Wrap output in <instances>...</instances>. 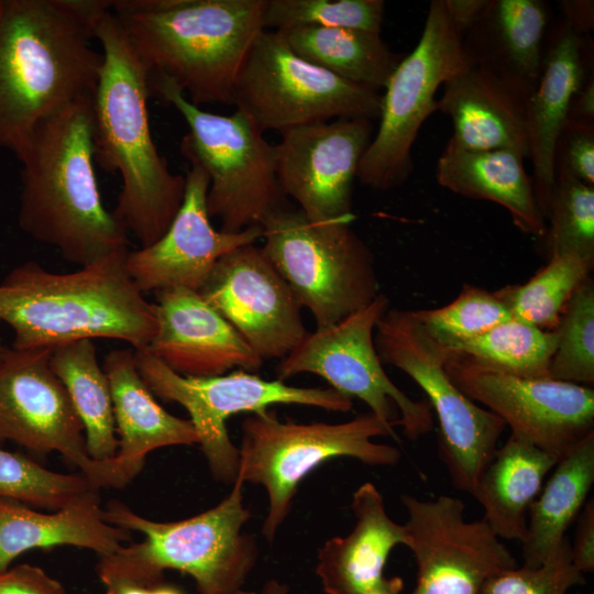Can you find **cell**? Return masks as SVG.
Instances as JSON below:
<instances>
[{"label": "cell", "instance_id": "51", "mask_svg": "<svg viewBox=\"0 0 594 594\" xmlns=\"http://www.w3.org/2000/svg\"><path fill=\"white\" fill-rule=\"evenodd\" d=\"M231 594H257V592H252V591H245V590H239L237 592H233Z\"/></svg>", "mask_w": 594, "mask_h": 594}, {"label": "cell", "instance_id": "40", "mask_svg": "<svg viewBox=\"0 0 594 594\" xmlns=\"http://www.w3.org/2000/svg\"><path fill=\"white\" fill-rule=\"evenodd\" d=\"M585 576L572 562L571 544L563 538L535 568L517 566L488 579L479 594H566Z\"/></svg>", "mask_w": 594, "mask_h": 594}, {"label": "cell", "instance_id": "46", "mask_svg": "<svg viewBox=\"0 0 594 594\" xmlns=\"http://www.w3.org/2000/svg\"><path fill=\"white\" fill-rule=\"evenodd\" d=\"M569 120L594 122V76L586 78L581 89L574 96Z\"/></svg>", "mask_w": 594, "mask_h": 594}, {"label": "cell", "instance_id": "29", "mask_svg": "<svg viewBox=\"0 0 594 594\" xmlns=\"http://www.w3.org/2000/svg\"><path fill=\"white\" fill-rule=\"evenodd\" d=\"M558 461L514 433L497 448L472 496L483 507V518L498 538L524 540L529 508Z\"/></svg>", "mask_w": 594, "mask_h": 594}, {"label": "cell", "instance_id": "32", "mask_svg": "<svg viewBox=\"0 0 594 594\" xmlns=\"http://www.w3.org/2000/svg\"><path fill=\"white\" fill-rule=\"evenodd\" d=\"M50 364L82 424L89 457L96 461L113 459L119 440L112 395L94 340L81 339L54 346Z\"/></svg>", "mask_w": 594, "mask_h": 594}, {"label": "cell", "instance_id": "42", "mask_svg": "<svg viewBox=\"0 0 594 594\" xmlns=\"http://www.w3.org/2000/svg\"><path fill=\"white\" fill-rule=\"evenodd\" d=\"M0 594H66V590L42 568L24 563L0 572Z\"/></svg>", "mask_w": 594, "mask_h": 594}, {"label": "cell", "instance_id": "35", "mask_svg": "<svg viewBox=\"0 0 594 594\" xmlns=\"http://www.w3.org/2000/svg\"><path fill=\"white\" fill-rule=\"evenodd\" d=\"M97 492L100 487L80 472H54L20 453L0 449V498L58 510Z\"/></svg>", "mask_w": 594, "mask_h": 594}, {"label": "cell", "instance_id": "3", "mask_svg": "<svg viewBox=\"0 0 594 594\" xmlns=\"http://www.w3.org/2000/svg\"><path fill=\"white\" fill-rule=\"evenodd\" d=\"M102 65L92 95L95 162L119 173L122 188L112 213L141 248L156 242L177 213L185 176L170 172L153 140L150 76L133 52L111 6L97 19Z\"/></svg>", "mask_w": 594, "mask_h": 594}, {"label": "cell", "instance_id": "10", "mask_svg": "<svg viewBox=\"0 0 594 594\" xmlns=\"http://www.w3.org/2000/svg\"><path fill=\"white\" fill-rule=\"evenodd\" d=\"M374 344L383 365L400 370L426 394L439 422V458L452 485L472 495L506 425L452 382L444 369V348L413 310L389 307L375 327Z\"/></svg>", "mask_w": 594, "mask_h": 594}, {"label": "cell", "instance_id": "9", "mask_svg": "<svg viewBox=\"0 0 594 594\" xmlns=\"http://www.w3.org/2000/svg\"><path fill=\"white\" fill-rule=\"evenodd\" d=\"M262 230L264 253L316 328L339 322L381 293L373 253L351 222L315 223L289 207Z\"/></svg>", "mask_w": 594, "mask_h": 594}, {"label": "cell", "instance_id": "52", "mask_svg": "<svg viewBox=\"0 0 594 594\" xmlns=\"http://www.w3.org/2000/svg\"><path fill=\"white\" fill-rule=\"evenodd\" d=\"M578 594H580V593H578Z\"/></svg>", "mask_w": 594, "mask_h": 594}, {"label": "cell", "instance_id": "22", "mask_svg": "<svg viewBox=\"0 0 594 594\" xmlns=\"http://www.w3.org/2000/svg\"><path fill=\"white\" fill-rule=\"evenodd\" d=\"M588 36L563 19L551 30L541 70L525 102L529 157L535 196L547 221L556 186L557 143L568 121L572 100L586 80L592 57Z\"/></svg>", "mask_w": 594, "mask_h": 594}, {"label": "cell", "instance_id": "15", "mask_svg": "<svg viewBox=\"0 0 594 594\" xmlns=\"http://www.w3.org/2000/svg\"><path fill=\"white\" fill-rule=\"evenodd\" d=\"M53 348H9L0 362V441L37 454L59 453L100 488H122L138 473L116 457L92 460L82 424L53 372Z\"/></svg>", "mask_w": 594, "mask_h": 594}, {"label": "cell", "instance_id": "18", "mask_svg": "<svg viewBox=\"0 0 594 594\" xmlns=\"http://www.w3.org/2000/svg\"><path fill=\"white\" fill-rule=\"evenodd\" d=\"M373 131L367 119H334L280 133L274 145L277 180L309 221H353V184Z\"/></svg>", "mask_w": 594, "mask_h": 594}, {"label": "cell", "instance_id": "30", "mask_svg": "<svg viewBox=\"0 0 594 594\" xmlns=\"http://www.w3.org/2000/svg\"><path fill=\"white\" fill-rule=\"evenodd\" d=\"M594 483V432L562 457L529 508L522 544L525 566L540 565L565 538Z\"/></svg>", "mask_w": 594, "mask_h": 594}, {"label": "cell", "instance_id": "26", "mask_svg": "<svg viewBox=\"0 0 594 594\" xmlns=\"http://www.w3.org/2000/svg\"><path fill=\"white\" fill-rule=\"evenodd\" d=\"M128 541H131V531L106 520L100 492L48 514L0 498V572L32 549L72 546L102 557Z\"/></svg>", "mask_w": 594, "mask_h": 594}, {"label": "cell", "instance_id": "48", "mask_svg": "<svg viewBox=\"0 0 594 594\" xmlns=\"http://www.w3.org/2000/svg\"><path fill=\"white\" fill-rule=\"evenodd\" d=\"M403 588L404 581L400 576H383L363 594H400Z\"/></svg>", "mask_w": 594, "mask_h": 594}, {"label": "cell", "instance_id": "16", "mask_svg": "<svg viewBox=\"0 0 594 594\" xmlns=\"http://www.w3.org/2000/svg\"><path fill=\"white\" fill-rule=\"evenodd\" d=\"M444 369L468 397L499 417L510 433L558 460L594 432L590 386L501 373L446 348Z\"/></svg>", "mask_w": 594, "mask_h": 594}, {"label": "cell", "instance_id": "47", "mask_svg": "<svg viewBox=\"0 0 594 594\" xmlns=\"http://www.w3.org/2000/svg\"><path fill=\"white\" fill-rule=\"evenodd\" d=\"M106 594H184L176 586L162 583L138 584L131 582H111L103 585Z\"/></svg>", "mask_w": 594, "mask_h": 594}, {"label": "cell", "instance_id": "27", "mask_svg": "<svg viewBox=\"0 0 594 594\" xmlns=\"http://www.w3.org/2000/svg\"><path fill=\"white\" fill-rule=\"evenodd\" d=\"M102 369L111 388L119 436L116 458L121 463L140 473L151 451L198 443L190 420L169 414L156 402L139 372L133 349L108 352Z\"/></svg>", "mask_w": 594, "mask_h": 594}, {"label": "cell", "instance_id": "8", "mask_svg": "<svg viewBox=\"0 0 594 594\" xmlns=\"http://www.w3.org/2000/svg\"><path fill=\"white\" fill-rule=\"evenodd\" d=\"M150 91L173 106L188 132L180 153L209 177L207 210L220 231L239 233L262 227L273 215L292 207L275 168V148L245 113L217 114L191 103L170 81L150 77Z\"/></svg>", "mask_w": 594, "mask_h": 594}, {"label": "cell", "instance_id": "43", "mask_svg": "<svg viewBox=\"0 0 594 594\" xmlns=\"http://www.w3.org/2000/svg\"><path fill=\"white\" fill-rule=\"evenodd\" d=\"M573 565L583 574L594 571V502L591 498L578 516L573 543H571Z\"/></svg>", "mask_w": 594, "mask_h": 594}, {"label": "cell", "instance_id": "50", "mask_svg": "<svg viewBox=\"0 0 594 594\" xmlns=\"http://www.w3.org/2000/svg\"><path fill=\"white\" fill-rule=\"evenodd\" d=\"M1 324V322H0ZM9 348L3 345L0 341V362L4 358L6 353L8 352Z\"/></svg>", "mask_w": 594, "mask_h": 594}, {"label": "cell", "instance_id": "1", "mask_svg": "<svg viewBox=\"0 0 594 594\" xmlns=\"http://www.w3.org/2000/svg\"><path fill=\"white\" fill-rule=\"evenodd\" d=\"M109 0H0V148L18 157L35 128L94 95L95 26Z\"/></svg>", "mask_w": 594, "mask_h": 594}, {"label": "cell", "instance_id": "25", "mask_svg": "<svg viewBox=\"0 0 594 594\" xmlns=\"http://www.w3.org/2000/svg\"><path fill=\"white\" fill-rule=\"evenodd\" d=\"M351 509L352 530L327 540L317 554L315 572L326 594H363L384 576L392 550L407 544L405 525L389 517L371 482L353 493Z\"/></svg>", "mask_w": 594, "mask_h": 594}, {"label": "cell", "instance_id": "49", "mask_svg": "<svg viewBox=\"0 0 594 594\" xmlns=\"http://www.w3.org/2000/svg\"><path fill=\"white\" fill-rule=\"evenodd\" d=\"M257 594H290V590L286 583L271 579L264 583Z\"/></svg>", "mask_w": 594, "mask_h": 594}, {"label": "cell", "instance_id": "17", "mask_svg": "<svg viewBox=\"0 0 594 594\" xmlns=\"http://www.w3.org/2000/svg\"><path fill=\"white\" fill-rule=\"evenodd\" d=\"M402 503L408 515L406 547L417 564L411 594H479L488 579L518 566L484 518L464 519L460 498L404 494Z\"/></svg>", "mask_w": 594, "mask_h": 594}, {"label": "cell", "instance_id": "23", "mask_svg": "<svg viewBox=\"0 0 594 594\" xmlns=\"http://www.w3.org/2000/svg\"><path fill=\"white\" fill-rule=\"evenodd\" d=\"M548 16L540 0H487L462 34L465 56L527 100L540 76Z\"/></svg>", "mask_w": 594, "mask_h": 594}, {"label": "cell", "instance_id": "24", "mask_svg": "<svg viewBox=\"0 0 594 594\" xmlns=\"http://www.w3.org/2000/svg\"><path fill=\"white\" fill-rule=\"evenodd\" d=\"M442 85L437 110L451 118L455 144L529 157L522 97L469 59Z\"/></svg>", "mask_w": 594, "mask_h": 594}, {"label": "cell", "instance_id": "39", "mask_svg": "<svg viewBox=\"0 0 594 594\" xmlns=\"http://www.w3.org/2000/svg\"><path fill=\"white\" fill-rule=\"evenodd\" d=\"M413 314L443 346L476 338L513 318L494 292L470 285H465L458 297L446 306L417 309Z\"/></svg>", "mask_w": 594, "mask_h": 594}, {"label": "cell", "instance_id": "6", "mask_svg": "<svg viewBox=\"0 0 594 594\" xmlns=\"http://www.w3.org/2000/svg\"><path fill=\"white\" fill-rule=\"evenodd\" d=\"M243 486L235 480L215 507L177 521L151 520L119 501L107 503L106 520L142 534L143 540L100 557L97 573L102 584H157L166 570H176L193 578L199 594L242 590L258 557L255 538L244 531L251 513Z\"/></svg>", "mask_w": 594, "mask_h": 594}, {"label": "cell", "instance_id": "28", "mask_svg": "<svg viewBox=\"0 0 594 594\" xmlns=\"http://www.w3.org/2000/svg\"><path fill=\"white\" fill-rule=\"evenodd\" d=\"M522 161L513 151L468 150L450 139L438 160L436 178L454 194L502 206L518 230L542 239L546 220Z\"/></svg>", "mask_w": 594, "mask_h": 594}, {"label": "cell", "instance_id": "31", "mask_svg": "<svg viewBox=\"0 0 594 594\" xmlns=\"http://www.w3.org/2000/svg\"><path fill=\"white\" fill-rule=\"evenodd\" d=\"M277 31L304 59L378 92L403 58L389 48L381 33L306 25Z\"/></svg>", "mask_w": 594, "mask_h": 594}, {"label": "cell", "instance_id": "11", "mask_svg": "<svg viewBox=\"0 0 594 594\" xmlns=\"http://www.w3.org/2000/svg\"><path fill=\"white\" fill-rule=\"evenodd\" d=\"M382 94L346 81L297 55L277 30L261 31L239 68L233 106L263 131L334 119L375 120Z\"/></svg>", "mask_w": 594, "mask_h": 594}, {"label": "cell", "instance_id": "45", "mask_svg": "<svg viewBox=\"0 0 594 594\" xmlns=\"http://www.w3.org/2000/svg\"><path fill=\"white\" fill-rule=\"evenodd\" d=\"M487 0H444L449 16L461 33L470 28L485 7Z\"/></svg>", "mask_w": 594, "mask_h": 594}, {"label": "cell", "instance_id": "44", "mask_svg": "<svg viewBox=\"0 0 594 594\" xmlns=\"http://www.w3.org/2000/svg\"><path fill=\"white\" fill-rule=\"evenodd\" d=\"M560 3L563 20L578 33L588 36L594 24V2L588 0H564Z\"/></svg>", "mask_w": 594, "mask_h": 594}, {"label": "cell", "instance_id": "4", "mask_svg": "<svg viewBox=\"0 0 594 594\" xmlns=\"http://www.w3.org/2000/svg\"><path fill=\"white\" fill-rule=\"evenodd\" d=\"M128 252L64 274L35 261L13 267L0 282V322L14 332L11 348H54L102 338L145 350L157 319L154 305L128 274Z\"/></svg>", "mask_w": 594, "mask_h": 594}, {"label": "cell", "instance_id": "2", "mask_svg": "<svg viewBox=\"0 0 594 594\" xmlns=\"http://www.w3.org/2000/svg\"><path fill=\"white\" fill-rule=\"evenodd\" d=\"M18 160L23 232L79 267L128 250L129 233L103 205L97 182L92 95L44 119Z\"/></svg>", "mask_w": 594, "mask_h": 594}, {"label": "cell", "instance_id": "14", "mask_svg": "<svg viewBox=\"0 0 594 594\" xmlns=\"http://www.w3.org/2000/svg\"><path fill=\"white\" fill-rule=\"evenodd\" d=\"M389 307L387 296L380 293L366 307L339 322L307 332L279 361L276 375L282 381L302 373L320 376L340 394L361 399L383 422L400 426L415 441L432 430V410L426 397L410 398L383 369L374 331Z\"/></svg>", "mask_w": 594, "mask_h": 594}, {"label": "cell", "instance_id": "12", "mask_svg": "<svg viewBox=\"0 0 594 594\" xmlns=\"http://www.w3.org/2000/svg\"><path fill=\"white\" fill-rule=\"evenodd\" d=\"M135 356L139 372L153 395L186 409L209 470L223 484L234 483L239 466V449L227 428L230 417L278 404L337 413H348L353 407L352 398L331 387H298L243 370L209 377L183 376L145 350L135 351Z\"/></svg>", "mask_w": 594, "mask_h": 594}, {"label": "cell", "instance_id": "5", "mask_svg": "<svg viewBox=\"0 0 594 594\" xmlns=\"http://www.w3.org/2000/svg\"><path fill=\"white\" fill-rule=\"evenodd\" d=\"M266 0H116L111 11L150 77L194 105L233 106L241 63L264 30Z\"/></svg>", "mask_w": 594, "mask_h": 594}, {"label": "cell", "instance_id": "19", "mask_svg": "<svg viewBox=\"0 0 594 594\" xmlns=\"http://www.w3.org/2000/svg\"><path fill=\"white\" fill-rule=\"evenodd\" d=\"M198 293L263 361L282 360L308 332L301 307L262 246L223 255Z\"/></svg>", "mask_w": 594, "mask_h": 594}, {"label": "cell", "instance_id": "7", "mask_svg": "<svg viewBox=\"0 0 594 594\" xmlns=\"http://www.w3.org/2000/svg\"><path fill=\"white\" fill-rule=\"evenodd\" d=\"M393 437L394 427L371 411L339 424H301L264 409L251 414L241 425L237 479L262 485L267 495V513L262 525L272 542L288 517L301 481L324 462L352 458L369 466H394L398 448L374 441Z\"/></svg>", "mask_w": 594, "mask_h": 594}, {"label": "cell", "instance_id": "20", "mask_svg": "<svg viewBox=\"0 0 594 594\" xmlns=\"http://www.w3.org/2000/svg\"><path fill=\"white\" fill-rule=\"evenodd\" d=\"M185 180L183 202L165 233L127 254L128 274L143 294L173 288L199 292L219 258L262 239V227L239 233L215 229L207 210L208 175L190 165Z\"/></svg>", "mask_w": 594, "mask_h": 594}, {"label": "cell", "instance_id": "41", "mask_svg": "<svg viewBox=\"0 0 594 594\" xmlns=\"http://www.w3.org/2000/svg\"><path fill=\"white\" fill-rule=\"evenodd\" d=\"M556 173L594 186V122L566 121L557 143Z\"/></svg>", "mask_w": 594, "mask_h": 594}, {"label": "cell", "instance_id": "38", "mask_svg": "<svg viewBox=\"0 0 594 594\" xmlns=\"http://www.w3.org/2000/svg\"><path fill=\"white\" fill-rule=\"evenodd\" d=\"M383 0H266L264 30L343 28L381 33Z\"/></svg>", "mask_w": 594, "mask_h": 594}, {"label": "cell", "instance_id": "34", "mask_svg": "<svg viewBox=\"0 0 594 594\" xmlns=\"http://www.w3.org/2000/svg\"><path fill=\"white\" fill-rule=\"evenodd\" d=\"M594 262L575 254L549 258L525 284L507 285L494 292L513 318L542 330H554L575 289L590 276Z\"/></svg>", "mask_w": 594, "mask_h": 594}, {"label": "cell", "instance_id": "33", "mask_svg": "<svg viewBox=\"0 0 594 594\" xmlns=\"http://www.w3.org/2000/svg\"><path fill=\"white\" fill-rule=\"evenodd\" d=\"M557 344L556 329L547 331L510 318L476 338L444 348L501 373L541 378L549 377Z\"/></svg>", "mask_w": 594, "mask_h": 594}, {"label": "cell", "instance_id": "36", "mask_svg": "<svg viewBox=\"0 0 594 594\" xmlns=\"http://www.w3.org/2000/svg\"><path fill=\"white\" fill-rule=\"evenodd\" d=\"M542 240L548 258L575 254L594 262V186L556 173V186Z\"/></svg>", "mask_w": 594, "mask_h": 594}, {"label": "cell", "instance_id": "21", "mask_svg": "<svg viewBox=\"0 0 594 594\" xmlns=\"http://www.w3.org/2000/svg\"><path fill=\"white\" fill-rule=\"evenodd\" d=\"M157 330L145 349L173 372L191 377L222 375L232 369L256 373L264 361L198 292L156 293Z\"/></svg>", "mask_w": 594, "mask_h": 594}, {"label": "cell", "instance_id": "13", "mask_svg": "<svg viewBox=\"0 0 594 594\" xmlns=\"http://www.w3.org/2000/svg\"><path fill=\"white\" fill-rule=\"evenodd\" d=\"M466 61L462 35L444 0H432L416 47L402 58L384 88L378 130L358 169L364 186L387 191L406 183L414 169L411 147L418 131L437 110V90Z\"/></svg>", "mask_w": 594, "mask_h": 594}, {"label": "cell", "instance_id": "37", "mask_svg": "<svg viewBox=\"0 0 594 594\" xmlns=\"http://www.w3.org/2000/svg\"><path fill=\"white\" fill-rule=\"evenodd\" d=\"M549 377L590 386L594 383V283L588 276L566 302L558 327Z\"/></svg>", "mask_w": 594, "mask_h": 594}]
</instances>
